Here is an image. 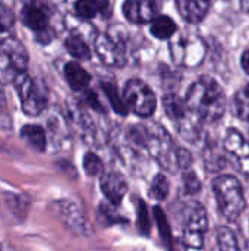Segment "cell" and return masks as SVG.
<instances>
[{"label": "cell", "mask_w": 249, "mask_h": 251, "mask_svg": "<svg viewBox=\"0 0 249 251\" xmlns=\"http://www.w3.org/2000/svg\"><path fill=\"white\" fill-rule=\"evenodd\" d=\"M150 196L157 200V201H163L167 199L169 196V181L163 174H157L150 185Z\"/></svg>", "instance_id": "obj_26"}, {"label": "cell", "mask_w": 249, "mask_h": 251, "mask_svg": "<svg viewBox=\"0 0 249 251\" xmlns=\"http://www.w3.org/2000/svg\"><path fill=\"white\" fill-rule=\"evenodd\" d=\"M101 87H103V90H104V93H106V96L109 99V103L113 107V110L116 113H119V115H123V116L128 115L129 107H128L126 101H125V97H122L119 94V88L114 84H112V82H103Z\"/></svg>", "instance_id": "obj_22"}, {"label": "cell", "mask_w": 249, "mask_h": 251, "mask_svg": "<svg viewBox=\"0 0 249 251\" xmlns=\"http://www.w3.org/2000/svg\"><path fill=\"white\" fill-rule=\"evenodd\" d=\"M223 146L227 153L238 159L242 172L249 176V143L245 140V137L239 131L230 128L226 132Z\"/></svg>", "instance_id": "obj_10"}, {"label": "cell", "mask_w": 249, "mask_h": 251, "mask_svg": "<svg viewBox=\"0 0 249 251\" xmlns=\"http://www.w3.org/2000/svg\"><path fill=\"white\" fill-rule=\"evenodd\" d=\"M13 22H15L13 12L4 4H0V32L10 29L13 26Z\"/></svg>", "instance_id": "obj_31"}, {"label": "cell", "mask_w": 249, "mask_h": 251, "mask_svg": "<svg viewBox=\"0 0 249 251\" xmlns=\"http://www.w3.org/2000/svg\"><path fill=\"white\" fill-rule=\"evenodd\" d=\"M53 210L56 216L65 224V226H68L75 234L82 235L87 232L88 226H87L85 216L76 203L70 200H57L53 203Z\"/></svg>", "instance_id": "obj_8"}, {"label": "cell", "mask_w": 249, "mask_h": 251, "mask_svg": "<svg viewBox=\"0 0 249 251\" xmlns=\"http://www.w3.org/2000/svg\"><path fill=\"white\" fill-rule=\"evenodd\" d=\"M176 160H178V166L182 169H189V166L192 165V154L189 153V150L183 149V147H178L176 150Z\"/></svg>", "instance_id": "obj_33"}, {"label": "cell", "mask_w": 249, "mask_h": 251, "mask_svg": "<svg viewBox=\"0 0 249 251\" xmlns=\"http://www.w3.org/2000/svg\"><path fill=\"white\" fill-rule=\"evenodd\" d=\"M19 74L21 72L16 69V66L12 63V60L4 53L0 51V84L13 82Z\"/></svg>", "instance_id": "obj_27"}, {"label": "cell", "mask_w": 249, "mask_h": 251, "mask_svg": "<svg viewBox=\"0 0 249 251\" xmlns=\"http://www.w3.org/2000/svg\"><path fill=\"white\" fill-rule=\"evenodd\" d=\"M123 97L129 110L141 118H150L156 110L157 101L154 93L145 82L139 79H129L126 82Z\"/></svg>", "instance_id": "obj_5"}, {"label": "cell", "mask_w": 249, "mask_h": 251, "mask_svg": "<svg viewBox=\"0 0 249 251\" xmlns=\"http://www.w3.org/2000/svg\"><path fill=\"white\" fill-rule=\"evenodd\" d=\"M186 103L189 110L203 122H216L225 113L226 96L213 78L201 76L188 90Z\"/></svg>", "instance_id": "obj_1"}, {"label": "cell", "mask_w": 249, "mask_h": 251, "mask_svg": "<svg viewBox=\"0 0 249 251\" xmlns=\"http://www.w3.org/2000/svg\"><path fill=\"white\" fill-rule=\"evenodd\" d=\"M0 51L4 53L12 63L16 66V69L22 74L28 68V53L25 47L15 38H6L0 43Z\"/></svg>", "instance_id": "obj_14"}, {"label": "cell", "mask_w": 249, "mask_h": 251, "mask_svg": "<svg viewBox=\"0 0 249 251\" xmlns=\"http://www.w3.org/2000/svg\"><path fill=\"white\" fill-rule=\"evenodd\" d=\"M15 90L21 100L22 110L29 116L40 115L47 106V93L25 72L19 74L13 81Z\"/></svg>", "instance_id": "obj_4"}, {"label": "cell", "mask_w": 249, "mask_h": 251, "mask_svg": "<svg viewBox=\"0 0 249 251\" xmlns=\"http://www.w3.org/2000/svg\"><path fill=\"white\" fill-rule=\"evenodd\" d=\"M163 104H164V112L166 115L173 119V121H181L183 119L191 110L188 107L186 100H182L179 96L176 94H166L163 99Z\"/></svg>", "instance_id": "obj_19"}, {"label": "cell", "mask_w": 249, "mask_h": 251, "mask_svg": "<svg viewBox=\"0 0 249 251\" xmlns=\"http://www.w3.org/2000/svg\"><path fill=\"white\" fill-rule=\"evenodd\" d=\"M82 165H84V171L87 172V175L90 176H98L103 174V162L101 159L94 154V153H87L84 156V160H82Z\"/></svg>", "instance_id": "obj_29"}, {"label": "cell", "mask_w": 249, "mask_h": 251, "mask_svg": "<svg viewBox=\"0 0 249 251\" xmlns=\"http://www.w3.org/2000/svg\"><path fill=\"white\" fill-rule=\"evenodd\" d=\"M95 53L109 66H123L126 63V49L122 40L100 34L95 38Z\"/></svg>", "instance_id": "obj_7"}, {"label": "cell", "mask_w": 249, "mask_h": 251, "mask_svg": "<svg viewBox=\"0 0 249 251\" xmlns=\"http://www.w3.org/2000/svg\"><path fill=\"white\" fill-rule=\"evenodd\" d=\"M85 103H87L90 107H92V109H95L97 112H100V113H104V112H106L104 107H103V104L100 103V100H98V97H97V94H95L94 91H87V93H85Z\"/></svg>", "instance_id": "obj_35"}, {"label": "cell", "mask_w": 249, "mask_h": 251, "mask_svg": "<svg viewBox=\"0 0 249 251\" xmlns=\"http://www.w3.org/2000/svg\"><path fill=\"white\" fill-rule=\"evenodd\" d=\"M233 109L239 119L249 121V84L241 88L233 99Z\"/></svg>", "instance_id": "obj_25"}, {"label": "cell", "mask_w": 249, "mask_h": 251, "mask_svg": "<svg viewBox=\"0 0 249 251\" xmlns=\"http://www.w3.org/2000/svg\"><path fill=\"white\" fill-rule=\"evenodd\" d=\"M141 126V141L142 147L150 153V156L166 171L175 172L178 166L176 150L169 132L157 122L139 124Z\"/></svg>", "instance_id": "obj_2"}, {"label": "cell", "mask_w": 249, "mask_h": 251, "mask_svg": "<svg viewBox=\"0 0 249 251\" xmlns=\"http://www.w3.org/2000/svg\"><path fill=\"white\" fill-rule=\"evenodd\" d=\"M183 185L188 194H197L201 190V182L197 176V174L191 169H186L183 174Z\"/></svg>", "instance_id": "obj_30"}, {"label": "cell", "mask_w": 249, "mask_h": 251, "mask_svg": "<svg viewBox=\"0 0 249 251\" xmlns=\"http://www.w3.org/2000/svg\"><path fill=\"white\" fill-rule=\"evenodd\" d=\"M0 97H3V90H1V84H0Z\"/></svg>", "instance_id": "obj_38"}, {"label": "cell", "mask_w": 249, "mask_h": 251, "mask_svg": "<svg viewBox=\"0 0 249 251\" xmlns=\"http://www.w3.org/2000/svg\"><path fill=\"white\" fill-rule=\"evenodd\" d=\"M6 207L9 209V212L16 218L23 221L28 215L29 206H31V200L26 194L22 193H4L3 194Z\"/></svg>", "instance_id": "obj_17"}, {"label": "cell", "mask_w": 249, "mask_h": 251, "mask_svg": "<svg viewBox=\"0 0 249 251\" xmlns=\"http://www.w3.org/2000/svg\"><path fill=\"white\" fill-rule=\"evenodd\" d=\"M211 6V0H176V7L181 16L188 22L203 21Z\"/></svg>", "instance_id": "obj_13"}, {"label": "cell", "mask_w": 249, "mask_h": 251, "mask_svg": "<svg viewBox=\"0 0 249 251\" xmlns=\"http://www.w3.org/2000/svg\"><path fill=\"white\" fill-rule=\"evenodd\" d=\"M208 229V215L203 204L192 203L183 222V243L191 249H203Z\"/></svg>", "instance_id": "obj_6"}, {"label": "cell", "mask_w": 249, "mask_h": 251, "mask_svg": "<svg viewBox=\"0 0 249 251\" xmlns=\"http://www.w3.org/2000/svg\"><path fill=\"white\" fill-rule=\"evenodd\" d=\"M100 216L101 219L106 221L107 225H112L113 222H120V216H117L116 213H113V207H107L106 204L100 206Z\"/></svg>", "instance_id": "obj_34"}, {"label": "cell", "mask_w": 249, "mask_h": 251, "mask_svg": "<svg viewBox=\"0 0 249 251\" xmlns=\"http://www.w3.org/2000/svg\"><path fill=\"white\" fill-rule=\"evenodd\" d=\"M65 47L66 50L69 51L70 56H73L75 59H79V60H88L91 57V50L90 47L87 46V43L78 37V35H70L66 38L65 41Z\"/></svg>", "instance_id": "obj_23"}, {"label": "cell", "mask_w": 249, "mask_h": 251, "mask_svg": "<svg viewBox=\"0 0 249 251\" xmlns=\"http://www.w3.org/2000/svg\"><path fill=\"white\" fill-rule=\"evenodd\" d=\"M154 218H156V224L158 226V231H160V235L161 238L164 240V243L167 244L169 249H172V243H173V238H172V231H170V225H169V221L166 219L163 210L160 207H156L154 209Z\"/></svg>", "instance_id": "obj_28"}, {"label": "cell", "mask_w": 249, "mask_h": 251, "mask_svg": "<svg viewBox=\"0 0 249 251\" xmlns=\"http://www.w3.org/2000/svg\"><path fill=\"white\" fill-rule=\"evenodd\" d=\"M100 188H101L103 194L106 196V199L110 201V204L119 206L128 193V182L120 172L107 171V172L101 174Z\"/></svg>", "instance_id": "obj_9"}, {"label": "cell", "mask_w": 249, "mask_h": 251, "mask_svg": "<svg viewBox=\"0 0 249 251\" xmlns=\"http://www.w3.org/2000/svg\"><path fill=\"white\" fill-rule=\"evenodd\" d=\"M109 0H78L75 3V12L81 19H92L97 13L106 12Z\"/></svg>", "instance_id": "obj_20"}, {"label": "cell", "mask_w": 249, "mask_h": 251, "mask_svg": "<svg viewBox=\"0 0 249 251\" xmlns=\"http://www.w3.org/2000/svg\"><path fill=\"white\" fill-rule=\"evenodd\" d=\"M216 238H217L219 251H241L236 235L229 228L220 226L216 232Z\"/></svg>", "instance_id": "obj_24"}, {"label": "cell", "mask_w": 249, "mask_h": 251, "mask_svg": "<svg viewBox=\"0 0 249 251\" xmlns=\"http://www.w3.org/2000/svg\"><path fill=\"white\" fill-rule=\"evenodd\" d=\"M241 63H242V68L245 69V72L249 74V50H245V51H244L242 59H241Z\"/></svg>", "instance_id": "obj_36"}, {"label": "cell", "mask_w": 249, "mask_h": 251, "mask_svg": "<svg viewBox=\"0 0 249 251\" xmlns=\"http://www.w3.org/2000/svg\"><path fill=\"white\" fill-rule=\"evenodd\" d=\"M22 21L28 28L34 29L35 32H40L47 29L48 15L38 4H26L22 9Z\"/></svg>", "instance_id": "obj_15"}, {"label": "cell", "mask_w": 249, "mask_h": 251, "mask_svg": "<svg viewBox=\"0 0 249 251\" xmlns=\"http://www.w3.org/2000/svg\"><path fill=\"white\" fill-rule=\"evenodd\" d=\"M138 224H139L141 232L147 235L150 232V219L147 213V206L142 200H138Z\"/></svg>", "instance_id": "obj_32"}, {"label": "cell", "mask_w": 249, "mask_h": 251, "mask_svg": "<svg viewBox=\"0 0 249 251\" xmlns=\"http://www.w3.org/2000/svg\"><path fill=\"white\" fill-rule=\"evenodd\" d=\"M123 15L132 24H147L157 18V6L153 0H126Z\"/></svg>", "instance_id": "obj_11"}, {"label": "cell", "mask_w": 249, "mask_h": 251, "mask_svg": "<svg viewBox=\"0 0 249 251\" xmlns=\"http://www.w3.org/2000/svg\"><path fill=\"white\" fill-rule=\"evenodd\" d=\"M151 34L158 40H167L176 32V24L169 16H157L151 22Z\"/></svg>", "instance_id": "obj_21"}, {"label": "cell", "mask_w": 249, "mask_h": 251, "mask_svg": "<svg viewBox=\"0 0 249 251\" xmlns=\"http://www.w3.org/2000/svg\"><path fill=\"white\" fill-rule=\"evenodd\" d=\"M191 43V38L188 40H179L176 43L172 44V53H173V59L176 63H182L188 66L189 57H191V65H197L198 62L203 60L204 56V46L201 41H198L192 49H188Z\"/></svg>", "instance_id": "obj_12"}, {"label": "cell", "mask_w": 249, "mask_h": 251, "mask_svg": "<svg viewBox=\"0 0 249 251\" xmlns=\"http://www.w3.org/2000/svg\"><path fill=\"white\" fill-rule=\"evenodd\" d=\"M213 191L220 215L230 222L238 221L247 207L244 188L239 179L233 175L217 176L213 181Z\"/></svg>", "instance_id": "obj_3"}, {"label": "cell", "mask_w": 249, "mask_h": 251, "mask_svg": "<svg viewBox=\"0 0 249 251\" xmlns=\"http://www.w3.org/2000/svg\"><path fill=\"white\" fill-rule=\"evenodd\" d=\"M241 4L247 12H249V0H241Z\"/></svg>", "instance_id": "obj_37"}, {"label": "cell", "mask_w": 249, "mask_h": 251, "mask_svg": "<svg viewBox=\"0 0 249 251\" xmlns=\"http://www.w3.org/2000/svg\"><path fill=\"white\" fill-rule=\"evenodd\" d=\"M65 78L72 90L82 91L88 87L91 81V75L76 62H69L65 66Z\"/></svg>", "instance_id": "obj_16"}, {"label": "cell", "mask_w": 249, "mask_h": 251, "mask_svg": "<svg viewBox=\"0 0 249 251\" xmlns=\"http://www.w3.org/2000/svg\"><path fill=\"white\" fill-rule=\"evenodd\" d=\"M22 140L35 151L43 153L47 149V137L45 131L40 125H25L21 129Z\"/></svg>", "instance_id": "obj_18"}]
</instances>
